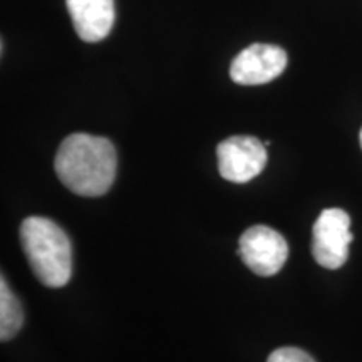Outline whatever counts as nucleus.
I'll return each instance as SVG.
<instances>
[{
	"mask_svg": "<svg viewBox=\"0 0 362 362\" xmlns=\"http://www.w3.org/2000/svg\"><path fill=\"white\" fill-rule=\"evenodd\" d=\"M56 173L67 189L96 198L110 192L116 178V149L107 138L86 133L69 134L57 149Z\"/></svg>",
	"mask_w": 362,
	"mask_h": 362,
	"instance_id": "1",
	"label": "nucleus"
},
{
	"mask_svg": "<svg viewBox=\"0 0 362 362\" xmlns=\"http://www.w3.org/2000/svg\"><path fill=\"white\" fill-rule=\"evenodd\" d=\"M21 245L37 280L45 287L59 288L71 280V240L56 221L29 216L21 225Z\"/></svg>",
	"mask_w": 362,
	"mask_h": 362,
	"instance_id": "2",
	"label": "nucleus"
},
{
	"mask_svg": "<svg viewBox=\"0 0 362 362\" xmlns=\"http://www.w3.org/2000/svg\"><path fill=\"white\" fill-rule=\"evenodd\" d=\"M351 216L342 208H327L314 223L312 255L324 269L336 270L347 262L352 243Z\"/></svg>",
	"mask_w": 362,
	"mask_h": 362,
	"instance_id": "3",
	"label": "nucleus"
},
{
	"mask_svg": "<svg viewBox=\"0 0 362 362\" xmlns=\"http://www.w3.org/2000/svg\"><path fill=\"white\" fill-rule=\"evenodd\" d=\"M238 255L253 274L272 277L288 259L287 240L270 226H250L238 240Z\"/></svg>",
	"mask_w": 362,
	"mask_h": 362,
	"instance_id": "4",
	"label": "nucleus"
},
{
	"mask_svg": "<svg viewBox=\"0 0 362 362\" xmlns=\"http://www.w3.org/2000/svg\"><path fill=\"white\" fill-rule=\"evenodd\" d=\"M221 178L247 183L259 176L267 165V146L255 136H230L216 148Z\"/></svg>",
	"mask_w": 362,
	"mask_h": 362,
	"instance_id": "5",
	"label": "nucleus"
},
{
	"mask_svg": "<svg viewBox=\"0 0 362 362\" xmlns=\"http://www.w3.org/2000/svg\"><path fill=\"white\" fill-rule=\"evenodd\" d=\"M288 57L274 44H252L232 61L230 78L240 86H260L277 79L287 67Z\"/></svg>",
	"mask_w": 362,
	"mask_h": 362,
	"instance_id": "6",
	"label": "nucleus"
},
{
	"mask_svg": "<svg viewBox=\"0 0 362 362\" xmlns=\"http://www.w3.org/2000/svg\"><path fill=\"white\" fill-rule=\"evenodd\" d=\"M66 6L84 42H99L110 35L116 21L115 0H66Z\"/></svg>",
	"mask_w": 362,
	"mask_h": 362,
	"instance_id": "7",
	"label": "nucleus"
},
{
	"mask_svg": "<svg viewBox=\"0 0 362 362\" xmlns=\"http://www.w3.org/2000/svg\"><path fill=\"white\" fill-rule=\"evenodd\" d=\"M24 324V312L6 279L0 280V341L7 342L17 336Z\"/></svg>",
	"mask_w": 362,
	"mask_h": 362,
	"instance_id": "8",
	"label": "nucleus"
},
{
	"mask_svg": "<svg viewBox=\"0 0 362 362\" xmlns=\"http://www.w3.org/2000/svg\"><path fill=\"white\" fill-rule=\"evenodd\" d=\"M267 362H315L314 357L297 347H280L269 356Z\"/></svg>",
	"mask_w": 362,
	"mask_h": 362,
	"instance_id": "9",
	"label": "nucleus"
},
{
	"mask_svg": "<svg viewBox=\"0 0 362 362\" xmlns=\"http://www.w3.org/2000/svg\"><path fill=\"white\" fill-rule=\"evenodd\" d=\"M359 141H361V148H362V129H361V134H359Z\"/></svg>",
	"mask_w": 362,
	"mask_h": 362,
	"instance_id": "10",
	"label": "nucleus"
}]
</instances>
